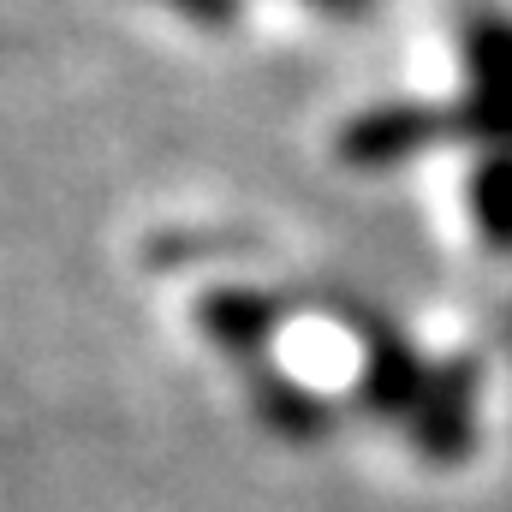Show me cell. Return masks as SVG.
I'll return each mask as SVG.
<instances>
[{"mask_svg":"<svg viewBox=\"0 0 512 512\" xmlns=\"http://www.w3.org/2000/svg\"><path fill=\"white\" fill-rule=\"evenodd\" d=\"M405 423H411V435H417V447H423L429 459H447V465H453V459L471 447V376H465V370L429 376L417 411H411Z\"/></svg>","mask_w":512,"mask_h":512,"instance_id":"obj_1","label":"cell"},{"mask_svg":"<svg viewBox=\"0 0 512 512\" xmlns=\"http://www.w3.org/2000/svg\"><path fill=\"white\" fill-rule=\"evenodd\" d=\"M256 393H262V411H268L274 429H286V435H322L328 429V405L310 387L286 382V376H262Z\"/></svg>","mask_w":512,"mask_h":512,"instance_id":"obj_3","label":"cell"},{"mask_svg":"<svg viewBox=\"0 0 512 512\" xmlns=\"http://www.w3.org/2000/svg\"><path fill=\"white\" fill-rule=\"evenodd\" d=\"M477 209H483V233L495 245H512V161L477 185Z\"/></svg>","mask_w":512,"mask_h":512,"instance_id":"obj_4","label":"cell"},{"mask_svg":"<svg viewBox=\"0 0 512 512\" xmlns=\"http://www.w3.org/2000/svg\"><path fill=\"white\" fill-rule=\"evenodd\" d=\"M167 6H179L185 18H203V24H227L233 18V0H167Z\"/></svg>","mask_w":512,"mask_h":512,"instance_id":"obj_5","label":"cell"},{"mask_svg":"<svg viewBox=\"0 0 512 512\" xmlns=\"http://www.w3.org/2000/svg\"><path fill=\"white\" fill-rule=\"evenodd\" d=\"M316 6H328V12H358L364 0H316Z\"/></svg>","mask_w":512,"mask_h":512,"instance_id":"obj_6","label":"cell"},{"mask_svg":"<svg viewBox=\"0 0 512 512\" xmlns=\"http://www.w3.org/2000/svg\"><path fill=\"white\" fill-rule=\"evenodd\" d=\"M274 328H280V304H274L268 292H251V286H221V292H209V304H203V334H209L215 346L239 352V358L262 352V346L274 340Z\"/></svg>","mask_w":512,"mask_h":512,"instance_id":"obj_2","label":"cell"}]
</instances>
